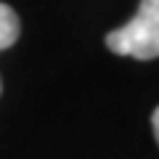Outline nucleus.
<instances>
[{
    "label": "nucleus",
    "instance_id": "nucleus-1",
    "mask_svg": "<svg viewBox=\"0 0 159 159\" xmlns=\"http://www.w3.org/2000/svg\"><path fill=\"white\" fill-rule=\"evenodd\" d=\"M106 48L138 61L159 56V0H141L135 16L106 34Z\"/></svg>",
    "mask_w": 159,
    "mask_h": 159
},
{
    "label": "nucleus",
    "instance_id": "nucleus-3",
    "mask_svg": "<svg viewBox=\"0 0 159 159\" xmlns=\"http://www.w3.org/2000/svg\"><path fill=\"white\" fill-rule=\"evenodd\" d=\"M151 127H154V135H157V143H159V106L151 114Z\"/></svg>",
    "mask_w": 159,
    "mask_h": 159
},
{
    "label": "nucleus",
    "instance_id": "nucleus-2",
    "mask_svg": "<svg viewBox=\"0 0 159 159\" xmlns=\"http://www.w3.org/2000/svg\"><path fill=\"white\" fill-rule=\"evenodd\" d=\"M19 40V16L11 6L0 3V51L11 48Z\"/></svg>",
    "mask_w": 159,
    "mask_h": 159
}]
</instances>
